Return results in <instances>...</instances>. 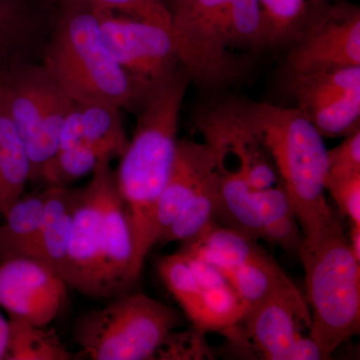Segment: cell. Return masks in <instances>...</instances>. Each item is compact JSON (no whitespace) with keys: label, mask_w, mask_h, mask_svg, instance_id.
Instances as JSON below:
<instances>
[{"label":"cell","mask_w":360,"mask_h":360,"mask_svg":"<svg viewBox=\"0 0 360 360\" xmlns=\"http://www.w3.org/2000/svg\"><path fill=\"white\" fill-rule=\"evenodd\" d=\"M269 47H284L317 11L310 0H259ZM321 8V7H319Z\"/></svg>","instance_id":"obj_26"},{"label":"cell","mask_w":360,"mask_h":360,"mask_svg":"<svg viewBox=\"0 0 360 360\" xmlns=\"http://www.w3.org/2000/svg\"><path fill=\"white\" fill-rule=\"evenodd\" d=\"M71 101L79 116L80 144L97 149L110 160L120 158L129 141L123 125L122 110L105 99L90 97Z\"/></svg>","instance_id":"obj_19"},{"label":"cell","mask_w":360,"mask_h":360,"mask_svg":"<svg viewBox=\"0 0 360 360\" xmlns=\"http://www.w3.org/2000/svg\"><path fill=\"white\" fill-rule=\"evenodd\" d=\"M219 167L217 151L206 143L179 141L172 172L161 193L155 217V240Z\"/></svg>","instance_id":"obj_16"},{"label":"cell","mask_w":360,"mask_h":360,"mask_svg":"<svg viewBox=\"0 0 360 360\" xmlns=\"http://www.w3.org/2000/svg\"><path fill=\"white\" fill-rule=\"evenodd\" d=\"M246 129L262 146L290 196L303 234L335 214L326 198L328 150L323 137L295 106L238 101Z\"/></svg>","instance_id":"obj_4"},{"label":"cell","mask_w":360,"mask_h":360,"mask_svg":"<svg viewBox=\"0 0 360 360\" xmlns=\"http://www.w3.org/2000/svg\"><path fill=\"white\" fill-rule=\"evenodd\" d=\"M111 300L75 324V341L90 359H153L162 340L182 321L176 309L143 293L125 292Z\"/></svg>","instance_id":"obj_6"},{"label":"cell","mask_w":360,"mask_h":360,"mask_svg":"<svg viewBox=\"0 0 360 360\" xmlns=\"http://www.w3.org/2000/svg\"><path fill=\"white\" fill-rule=\"evenodd\" d=\"M205 331L194 328L188 330H172L156 349L153 359H212V347L205 338Z\"/></svg>","instance_id":"obj_28"},{"label":"cell","mask_w":360,"mask_h":360,"mask_svg":"<svg viewBox=\"0 0 360 360\" xmlns=\"http://www.w3.org/2000/svg\"><path fill=\"white\" fill-rule=\"evenodd\" d=\"M172 13L180 68L201 89L238 82L269 49L259 0H186Z\"/></svg>","instance_id":"obj_1"},{"label":"cell","mask_w":360,"mask_h":360,"mask_svg":"<svg viewBox=\"0 0 360 360\" xmlns=\"http://www.w3.org/2000/svg\"><path fill=\"white\" fill-rule=\"evenodd\" d=\"M324 186L341 214L347 217L350 224L360 225V174L342 179H326Z\"/></svg>","instance_id":"obj_31"},{"label":"cell","mask_w":360,"mask_h":360,"mask_svg":"<svg viewBox=\"0 0 360 360\" xmlns=\"http://www.w3.org/2000/svg\"><path fill=\"white\" fill-rule=\"evenodd\" d=\"M355 174H360V129L328 150L326 179H342Z\"/></svg>","instance_id":"obj_30"},{"label":"cell","mask_w":360,"mask_h":360,"mask_svg":"<svg viewBox=\"0 0 360 360\" xmlns=\"http://www.w3.org/2000/svg\"><path fill=\"white\" fill-rule=\"evenodd\" d=\"M99 11L122 14L158 23L172 30V9L163 0H84Z\"/></svg>","instance_id":"obj_29"},{"label":"cell","mask_w":360,"mask_h":360,"mask_svg":"<svg viewBox=\"0 0 360 360\" xmlns=\"http://www.w3.org/2000/svg\"><path fill=\"white\" fill-rule=\"evenodd\" d=\"M158 274L169 292L174 296L186 316L195 326L200 319L202 288L187 264L184 255L177 251L161 257Z\"/></svg>","instance_id":"obj_25"},{"label":"cell","mask_w":360,"mask_h":360,"mask_svg":"<svg viewBox=\"0 0 360 360\" xmlns=\"http://www.w3.org/2000/svg\"><path fill=\"white\" fill-rule=\"evenodd\" d=\"M312 6L314 8H319V7L323 6L324 4H328V0H310Z\"/></svg>","instance_id":"obj_34"},{"label":"cell","mask_w":360,"mask_h":360,"mask_svg":"<svg viewBox=\"0 0 360 360\" xmlns=\"http://www.w3.org/2000/svg\"><path fill=\"white\" fill-rule=\"evenodd\" d=\"M286 77L295 108L314 127H338L360 108V66Z\"/></svg>","instance_id":"obj_12"},{"label":"cell","mask_w":360,"mask_h":360,"mask_svg":"<svg viewBox=\"0 0 360 360\" xmlns=\"http://www.w3.org/2000/svg\"><path fill=\"white\" fill-rule=\"evenodd\" d=\"M222 274L248 309L296 288L274 258L243 264Z\"/></svg>","instance_id":"obj_21"},{"label":"cell","mask_w":360,"mask_h":360,"mask_svg":"<svg viewBox=\"0 0 360 360\" xmlns=\"http://www.w3.org/2000/svg\"><path fill=\"white\" fill-rule=\"evenodd\" d=\"M284 47L286 77L360 66L359 7L324 4Z\"/></svg>","instance_id":"obj_8"},{"label":"cell","mask_w":360,"mask_h":360,"mask_svg":"<svg viewBox=\"0 0 360 360\" xmlns=\"http://www.w3.org/2000/svg\"><path fill=\"white\" fill-rule=\"evenodd\" d=\"M30 179L25 143L0 98V214L4 217L21 196Z\"/></svg>","instance_id":"obj_20"},{"label":"cell","mask_w":360,"mask_h":360,"mask_svg":"<svg viewBox=\"0 0 360 360\" xmlns=\"http://www.w3.org/2000/svg\"><path fill=\"white\" fill-rule=\"evenodd\" d=\"M61 91L41 60L22 63L0 75V98L22 141L37 129Z\"/></svg>","instance_id":"obj_15"},{"label":"cell","mask_w":360,"mask_h":360,"mask_svg":"<svg viewBox=\"0 0 360 360\" xmlns=\"http://www.w3.org/2000/svg\"><path fill=\"white\" fill-rule=\"evenodd\" d=\"M181 251L202 258L221 274L250 262L272 258L257 240L212 222L193 238L184 241Z\"/></svg>","instance_id":"obj_18"},{"label":"cell","mask_w":360,"mask_h":360,"mask_svg":"<svg viewBox=\"0 0 360 360\" xmlns=\"http://www.w3.org/2000/svg\"><path fill=\"white\" fill-rule=\"evenodd\" d=\"M68 288L60 274L37 260L15 257L0 262V307L35 326H46L58 316Z\"/></svg>","instance_id":"obj_11"},{"label":"cell","mask_w":360,"mask_h":360,"mask_svg":"<svg viewBox=\"0 0 360 360\" xmlns=\"http://www.w3.org/2000/svg\"><path fill=\"white\" fill-rule=\"evenodd\" d=\"M8 340V319L0 314V360L6 359Z\"/></svg>","instance_id":"obj_33"},{"label":"cell","mask_w":360,"mask_h":360,"mask_svg":"<svg viewBox=\"0 0 360 360\" xmlns=\"http://www.w3.org/2000/svg\"><path fill=\"white\" fill-rule=\"evenodd\" d=\"M349 236L347 238L350 250L357 262H360V225L350 224Z\"/></svg>","instance_id":"obj_32"},{"label":"cell","mask_w":360,"mask_h":360,"mask_svg":"<svg viewBox=\"0 0 360 360\" xmlns=\"http://www.w3.org/2000/svg\"><path fill=\"white\" fill-rule=\"evenodd\" d=\"M311 314L297 288L250 307L222 331L227 347L245 359H328L309 335Z\"/></svg>","instance_id":"obj_7"},{"label":"cell","mask_w":360,"mask_h":360,"mask_svg":"<svg viewBox=\"0 0 360 360\" xmlns=\"http://www.w3.org/2000/svg\"><path fill=\"white\" fill-rule=\"evenodd\" d=\"M104 158L108 156L86 144L58 149L45 165L39 180L49 186H68L71 182L92 174L99 160Z\"/></svg>","instance_id":"obj_27"},{"label":"cell","mask_w":360,"mask_h":360,"mask_svg":"<svg viewBox=\"0 0 360 360\" xmlns=\"http://www.w3.org/2000/svg\"><path fill=\"white\" fill-rule=\"evenodd\" d=\"M44 217L32 238L16 253L15 257L32 258L46 264L63 277V265L70 239L73 213L80 188L49 186Z\"/></svg>","instance_id":"obj_17"},{"label":"cell","mask_w":360,"mask_h":360,"mask_svg":"<svg viewBox=\"0 0 360 360\" xmlns=\"http://www.w3.org/2000/svg\"><path fill=\"white\" fill-rule=\"evenodd\" d=\"M298 257L311 314L309 335L329 359L360 329V262L340 217L303 234Z\"/></svg>","instance_id":"obj_5"},{"label":"cell","mask_w":360,"mask_h":360,"mask_svg":"<svg viewBox=\"0 0 360 360\" xmlns=\"http://www.w3.org/2000/svg\"><path fill=\"white\" fill-rule=\"evenodd\" d=\"M41 63L73 101L101 98L141 112L156 92L130 77L106 46L98 15L84 0H51Z\"/></svg>","instance_id":"obj_2"},{"label":"cell","mask_w":360,"mask_h":360,"mask_svg":"<svg viewBox=\"0 0 360 360\" xmlns=\"http://www.w3.org/2000/svg\"><path fill=\"white\" fill-rule=\"evenodd\" d=\"M96 11L106 46L130 77L156 92L179 72L181 68L170 28L122 14Z\"/></svg>","instance_id":"obj_9"},{"label":"cell","mask_w":360,"mask_h":360,"mask_svg":"<svg viewBox=\"0 0 360 360\" xmlns=\"http://www.w3.org/2000/svg\"><path fill=\"white\" fill-rule=\"evenodd\" d=\"M51 23V0H0V75L40 61Z\"/></svg>","instance_id":"obj_14"},{"label":"cell","mask_w":360,"mask_h":360,"mask_svg":"<svg viewBox=\"0 0 360 360\" xmlns=\"http://www.w3.org/2000/svg\"><path fill=\"white\" fill-rule=\"evenodd\" d=\"M175 4H181V2L186 1V0H174Z\"/></svg>","instance_id":"obj_35"},{"label":"cell","mask_w":360,"mask_h":360,"mask_svg":"<svg viewBox=\"0 0 360 360\" xmlns=\"http://www.w3.org/2000/svg\"><path fill=\"white\" fill-rule=\"evenodd\" d=\"M73 354L53 330L16 316L8 317V340L4 360H70Z\"/></svg>","instance_id":"obj_22"},{"label":"cell","mask_w":360,"mask_h":360,"mask_svg":"<svg viewBox=\"0 0 360 360\" xmlns=\"http://www.w3.org/2000/svg\"><path fill=\"white\" fill-rule=\"evenodd\" d=\"M110 161L108 158H101L92 172L91 180L80 188L63 265V278L68 288L96 300H105L101 226L104 189L112 172Z\"/></svg>","instance_id":"obj_10"},{"label":"cell","mask_w":360,"mask_h":360,"mask_svg":"<svg viewBox=\"0 0 360 360\" xmlns=\"http://www.w3.org/2000/svg\"><path fill=\"white\" fill-rule=\"evenodd\" d=\"M219 172L215 169L201 184L195 194L180 210L158 243L167 245L174 241L188 240L200 234L206 226L215 222L219 203Z\"/></svg>","instance_id":"obj_23"},{"label":"cell","mask_w":360,"mask_h":360,"mask_svg":"<svg viewBox=\"0 0 360 360\" xmlns=\"http://www.w3.org/2000/svg\"><path fill=\"white\" fill-rule=\"evenodd\" d=\"M188 77L182 68L151 97L139 115L115 172L116 184L131 220L139 266L156 245L155 217L176 153L180 110Z\"/></svg>","instance_id":"obj_3"},{"label":"cell","mask_w":360,"mask_h":360,"mask_svg":"<svg viewBox=\"0 0 360 360\" xmlns=\"http://www.w3.org/2000/svg\"><path fill=\"white\" fill-rule=\"evenodd\" d=\"M101 240L104 298L111 300L129 292L142 270L135 255L129 210L118 191L113 170L104 189Z\"/></svg>","instance_id":"obj_13"},{"label":"cell","mask_w":360,"mask_h":360,"mask_svg":"<svg viewBox=\"0 0 360 360\" xmlns=\"http://www.w3.org/2000/svg\"><path fill=\"white\" fill-rule=\"evenodd\" d=\"M49 189L21 196L4 215L0 224V262L15 257L39 229L44 217Z\"/></svg>","instance_id":"obj_24"}]
</instances>
